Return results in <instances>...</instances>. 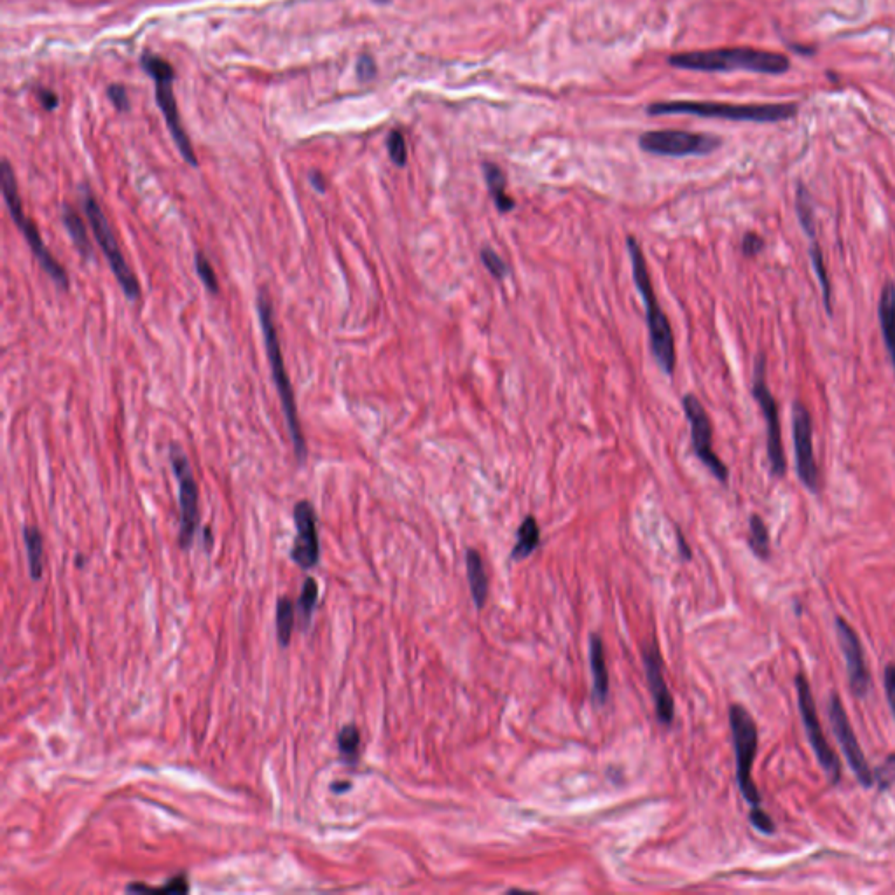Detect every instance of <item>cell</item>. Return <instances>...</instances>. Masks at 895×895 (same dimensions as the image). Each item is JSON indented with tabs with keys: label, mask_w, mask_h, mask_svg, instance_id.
Listing matches in <instances>:
<instances>
[{
	"label": "cell",
	"mask_w": 895,
	"mask_h": 895,
	"mask_svg": "<svg viewBox=\"0 0 895 895\" xmlns=\"http://www.w3.org/2000/svg\"><path fill=\"white\" fill-rule=\"evenodd\" d=\"M668 63L691 72H752L764 76H780L791 67L789 58L782 53L745 46L684 51L670 55Z\"/></svg>",
	"instance_id": "1"
},
{
	"label": "cell",
	"mask_w": 895,
	"mask_h": 895,
	"mask_svg": "<svg viewBox=\"0 0 895 895\" xmlns=\"http://www.w3.org/2000/svg\"><path fill=\"white\" fill-rule=\"evenodd\" d=\"M626 249H628L630 263H632L633 282L637 285V291H639L640 298L644 299V306H646L651 352H653L654 359L658 362L661 371L672 376L675 366H677V350H675V336H673L670 320L661 310L660 301L654 292L649 266H647L646 256L642 252L639 240L635 236H628Z\"/></svg>",
	"instance_id": "2"
},
{
	"label": "cell",
	"mask_w": 895,
	"mask_h": 895,
	"mask_svg": "<svg viewBox=\"0 0 895 895\" xmlns=\"http://www.w3.org/2000/svg\"><path fill=\"white\" fill-rule=\"evenodd\" d=\"M646 111L649 116H696V118L726 119L745 123H778L794 118L798 114V105L667 100L647 105Z\"/></svg>",
	"instance_id": "3"
},
{
	"label": "cell",
	"mask_w": 895,
	"mask_h": 895,
	"mask_svg": "<svg viewBox=\"0 0 895 895\" xmlns=\"http://www.w3.org/2000/svg\"><path fill=\"white\" fill-rule=\"evenodd\" d=\"M256 306L259 324H261V331H263L264 348H266V355H268V362H270L271 376H273V382H275L278 397H280V404H282V410H284V417L287 420V427H289V434H291L292 439V448H294V453H296V458H298L299 462H305L308 448H306L305 436H303L301 424H299L298 406H296V399H294V390H292L291 380H289L287 369H285L284 355H282L277 327H275V320H273V308H271V301L266 292H261L257 296Z\"/></svg>",
	"instance_id": "4"
},
{
	"label": "cell",
	"mask_w": 895,
	"mask_h": 895,
	"mask_svg": "<svg viewBox=\"0 0 895 895\" xmlns=\"http://www.w3.org/2000/svg\"><path fill=\"white\" fill-rule=\"evenodd\" d=\"M0 181H2V195L6 202L7 210L13 217L14 224L20 228L21 235L25 236L28 247L34 252L37 261L41 264L42 270L46 271L53 282H55L63 291H69L70 278L62 264L56 261L55 256L49 252L48 247L44 245L41 233L35 226L34 221L30 217L25 216L23 205H21L20 191H18V182L14 177V170L9 161H2L0 168Z\"/></svg>",
	"instance_id": "5"
},
{
	"label": "cell",
	"mask_w": 895,
	"mask_h": 895,
	"mask_svg": "<svg viewBox=\"0 0 895 895\" xmlns=\"http://www.w3.org/2000/svg\"><path fill=\"white\" fill-rule=\"evenodd\" d=\"M140 63H142V69L146 70L147 76L153 77V81L156 83V102L165 116L175 146L191 167H198L195 149L191 146V140L182 126L181 118H179V109H177L174 93V67L167 60H163L161 56L151 55V53L142 56Z\"/></svg>",
	"instance_id": "6"
},
{
	"label": "cell",
	"mask_w": 895,
	"mask_h": 895,
	"mask_svg": "<svg viewBox=\"0 0 895 895\" xmlns=\"http://www.w3.org/2000/svg\"><path fill=\"white\" fill-rule=\"evenodd\" d=\"M81 202H83L84 214L90 221L91 231L97 238L98 245L104 252L105 259L111 266L114 277L118 280V284L121 285L126 298L137 301L140 298L139 280H137L135 273L130 268V264L126 261L125 254L119 247L118 238L114 235V229H112L109 219L105 216L104 210L100 207V203L97 202V198L88 189H84Z\"/></svg>",
	"instance_id": "7"
},
{
	"label": "cell",
	"mask_w": 895,
	"mask_h": 895,
	"mask_svg": "<svg viewBox=\"0 0 895 895\" xmlns=\"http://www.w3.org/2000/svg\"><path fill=\"white\" fill-rule=\"evenodd\" d=\"M729 726L733 735L736 756V780L745 801L752 806H761V794L757 791L756 782L752 778V766L756 759L757 726L749 710L743 705L729 707Z\"/></svg>",
	"instance_id": "8"
},
{
	"label": "cell",
	"mask_w": 895,
	"mask_h": 895,
	"mask_svg": "<svg viewBox=\"0 0 895 895\" xmlns=\"http://www.w3.org/2000/svg\"><path fill=\"white\" fill-rule=\"evenodd\" d=\"M752 396L763 411L764 422H766L771 476L784 478L787 462H785L784 443H782V431H780V415H778L775 396L771 394L768 382H766V357L763 354L757 355L756 364H754Z\"/></svg>",
	"instance_id": "9"
},
{
	"label": "cell",
	"mask_w": 895,
	"mask_h": 895,
	"mask_svg": "<svg viewBox=\"0 0 895 895\" xmlns=\"http://www.w3.org/2000/svg\"><path fill=\"white\" fill-rule=\"evenodd\" d=\"M721 144L719 137L686 130H653L642 133L639 139V147L644 153L667 158L707 156L719 149Z\"/></svg>",
	"instance_id": "10"
},
{
	"label": "cell",
	"mask_w": 895,
	"mask_h": 895,
	"mask_svg": "<svg viewBox=\"0 0 895 895\" xmlns=\"http://www.w3.org/2000/svg\"><path fill=\"white\" fill-rule=\"evenodd\" d=\"M794 682H796V691H798L799 712H801V719H803V724H805V731L806 735H808V740H810V745H812L813 752H815L822 770L829 778V782L836 785L841 778V763L833 747L827 742L822 726H820L819 714H817V707H815V701H813L812 686L806 679L805 673H798Z\"/></svg>",
	"instance_id": "11"
},
{
	"label": "cell",
	"mask_w": 895,
	"mask_h": 895,
	"mask_svg": "<svg viewBox=\"0 0 895 895\" xmlns=\"http://www.w3.org/2000/svg\"><path fill=\"white\" fill-rule=\"evenodd\" d=\"M170 464L179 483V502H181V548L188 549L195 539L196 527L200 520L198 500L200 492L196 485L195 474L191 469L188 457L179 445L170 446Z\"/></svg>",
	"instance_id": "12"
},
{
	"label": "cell",
	"mask_w": 895,
	"mask_h": 895,
	"mask_svg": "<svg viewBox=\"0 0 895 895\" xmlns=\"http://www.w3.org/2000/svg\"><path fill=\"white\" fill-rule=\"evenodd\" d=\"M792 438H794L799 481L805 485L808 492L819 493L820 471L813 450L812 413L799 401L792 404Z\"/></svg>",
	"instance_id": "13"
},
{
	"label": "cell",
	"mask_w": 895,
	"mask_h": 895,
	"mask_svg": "<svg viewBox=\"0 0 895 895\" xmlns=\"http://www.w3.org/2000/svg\"><path fill=\"white\" fill-rule=\"evenodd\" d=\"M682 408L686 413L687 422L691 425L694 455L700 458L701 464L705 465L721 483H728V467L715 455L712 448V422L707 410L703 408L700 399L693 394L682 397Z\"/></svg>",
	"instance_id": "14"
},
{
	"label": "cell",
	"mask_w": 895,
	"mask_h": 895,
	"mask_svg": "<svg viewBox=\"0 0 895 895\" xmlns=\"http://www.w3.org/2000/svg\"><path fill=\"white\" fill-rule=\"evenodd\" d=\"M827 714H829V722H831L834 735L838 738L841 750L847 757L848 764L854 771L855 777L861 782L862 787H866V789L873 787L875 785V775H873V770L869 768L868 761H866L861 745H859V740L855 736L854 728H852L850 719H848L847 710L843 707L838 694H831V700H829V705H827Z\"/></svg>",
	"instance_id": "15"
},
{
	"label": "cell",
	"mask_w": 895,
	"mask_h": 895,
	"mask_svg": "<svg viewBox=\"0 0 895 895\" xmlns=\"http://www.w3.org/2000/svg\"><path fill=\"white\" fill-rule=\"evenodd\" d=\"M836 635L840 640L841 651L845 656L847 663L848 682L850 689L857 698H866L871 691V675H869L868 665L864 660V649H862L861 639L855 633L854 628L848 625L845 619L836 618Z\"/></svg>",
	"instance_id": "16"
},
{
	"label": "cell",
	"mask_w": 895,
	"mask_h": 895,
	"mask_svg": "<svg viewBox=\"0 0 895 895\" xmlns=\"http://www.w3.org/2000/svg\"><path fill=\"white\" fill-rule=\"evenodd\" d=\"M294 521L298 528L296 541L292 546L291 558L301 569H312L319 563L320 548L317 535V518L308 500H301L294 507Z\"/></svg>",
	"instance_id": "17"
},
{
	"label": "cell",
	"mask_w": 895,
	"mask_h": 895,
	"mask_svg": "<svg viewBox=\"0 0 895 895\" xmlns=\"http://www.w3.org/2000/svg\"><path fill=\"white\" fill-rule=\"evenodd\" d=\"M642 658H644V667H646L647 682L649 689L653 694L654 707H656V715L658 721L665 726H670L675 717V703H673L672 694L668 691L665 675H663V660H661L660 651L654 644H644L642 647Z\"/></svg>",
	"instance_id": "18"
},
{
	"label": "cell",
	"mask_w": 895,
	"mask_h": 895,
	"mask_svg": "<svg viewBox=\"0 0 895 895\" xmlns=\"http://www.w3.org/2000/svg\"><path fill=\"white\" fill-rule=\"evenodd\" d=\"M878 319L882 327L883 341L889 354L895 375V284L887 282L878 301Z\"/></svg>",
	"instance_id": "19"
},
{
	"label": "cell",
	"mask_w": 895,
	"mask_h": 895,
	"mask_svg": "<svg viewBox=\"0 0 895 895\" xmlns=\"http://www.w3.org/2000/svg\"><path fill=\"white\" fill-rule=\"evenodd\" d=\"M590 663L593 672V700L604 705L609 694V672L605 663L604 644L598 635L590 637Z\"/></svg>",
	"instance_id": "20"
},
{
	"label": "cell",
	"mask_w": 895,
	"mask_h": 895,
	"mask_svg": "<svg viewBox=\"0 0 895 895\" xmlns=\"http://www.w3.org/2000/svg\"><path fill=\"white\" fill-rule=\"evenodd\" d=\"M483 175H485L488 193L492 196L493 203H495V207H497L500 214H507V212L514 210L516 203L506 193L507 179L504 170L499 165L486 161V163H483Z\"/></svg>",
	"instance_id": "21"
},
{
	"label": "cell",
	"mask_w": 895,
	"mask_h": 895,
	"mask_svg": "<svg viewBox=\"0 0 895 895\" xmlns=\"http://www.w3.org/2000/svg\"><path fill=\"white\" fill-rule=\"evenodd\" d=\"M465 565H467V577L471 586V595L478 609H483L488 598V576H486L483 558L476 549H469L465 553Z\"/></svg>",
	"instance_id": "22"
},
{
	"label": "cell",
	"mask_w": 895,
	"mask_h": 895,
	"mask_svg": "<svg viewBox=\"0 0 895 895\" xmlns=\"http://www.w3.org/2000/svg\"><path fill=\"white\" fill-rule=\"evenodd\" d=\"M62 217L65 229H67L70 240L74 243L77 252H79L84 259H93L95 252H93V247H91L90 238H88V233H86V226H84L83 219H81L76 210L69 207V205L63 207Z\"/></svg>",
	"instance_id": "23"
},
{
	"label": "cell",
	"mask_w": 895,
	"mask_h": 895,
	"mask_svg": "<svg viewBox=\"0 0 895 895\" xmlns=\"http://www.w3.org/2000/svg\"><path fill=\"white\" fill-rule=\"evenodd\" d=\"M539 542H541L539 525H537L534 516H527L525 520L521 521L520 528H518V541L511 553V558L514 562L525 560L534 553L535 549L539 548Z\"/></svg>",
	"instance_id": "24"
},
{
	"label": "cell",
	"mask_w": 895,
	"mask_h": 895,
	"mask_svg": "<svg viewBox=\"0 0 895 895\" xmlns=\"http://www.w3.org/2000/svg\"><path fill=\"white\" fill-rule=\"evenodd\" d=\"M23 539H25V546H27L30 576L37 581V579H41L42 569H44V542H42L39 528L25 527Z\"/></svg>",
	"instance_id": "25"
},
{
	"label": "cell",
	"mask_w": 895,
	"mask_h": 895,
	"mask_svg": "<svg viewBox=\"0 0 895 895\" xmlns=\"http://www.w3.org/2000/svg\"><path fill=\"white\" fill-rule=\"evenodd\" d=\"M810 257H812L813 271H815L817 280H819L820 289H822L824 306H826L827 313H829V315H833V287H831V280H829V273H827L824 252H822V249H820V245L819 243H817V240L813 242L812 249H810Z\"/></svg>",
	"instance_id": "26"
},
{
	"label": "cell",
	"mask_w": 895,
	"mask_h": 895,
	"mask_svg": "<svg viewBox=\"0 0 895 895\" xmlns=\"http://www.w3.org/2000/svg\"><path fill=\"white\" fill-rule=\"evenodd\" d=\"M749 546L752 549V553L759 560L766 562L770 558V532H768V527H766L763 518L757 516V514L750 516Z\"/></svg>",
	"instance_id": "27"
},
{
	"label": "cell",
	"mask_w": 895,
	"mask_h": 895,
	"mask_svg": "<svg viewBox=\"0 0 895 895\" xmlns=\"http://www.w3.org/2000/svg\"><path fill=\"white\" fill-rule=\"evenodd\" d=\"M796 212H798L799 224H801V228L805 229L806 236L815 242V214H813L812 196L803 184H799Z\"/></svg>",
	"instance_id": "28"
},
{
	"label": "cell",
	"mask_w": 895,
	"mask_h": 895,
	"mask_svg": "<svg viewBox=\"0 0 895 895\" xmlns=\"http://www.w3.org/2000/svg\"><path fill=\"white\" fill-rule=\"evenodd\" d=\"M292 630H294V604L289 598L278 600L277 604V635L278 642L287 647L291 644Z\"/></svg>",
	"instance_id": "29"
},
{
	"label": "cell",
	"mask_w": 895,
	"mask_h": 895,
	"mask_svg": "<svg viewBox=\"0 0 895 895\" xmlns=\"http://www.w3.org/2000/svg\"><path fill=\"white\" fill-rule=\"evenodd\" d=\"M317 597H319V586L315 583V579L308 577L298 602L299 618H301V626H303V630H306V628L310 626L312 612L313 609H315V605H317Z\"/></svg>",
	"instance_id": "30"
},
{
	"label": "cell",
	"mask_w": 895,
	"mask_h": 895,
	"mask_svg": "<svg viewBox=\"0 0 895 895\" xmlns=\"http://www.w3.org/2000/svg\"><path fill=\"white\" fill-rule=\"evenodd\" d=\"M359 747H361V733L354 724H348L338 733L340 754L347 759L348 763H355L359 757Z\"/></svg>",
	"instance_id": "31"
},
{
	"label": "cell",
	"mask_w": 895,
	"mask_h": 895,
	"mask_svg": "<svg viewBox=\"0 0 895 895\" xmlns=\"http://www.w3.org/2000/svg\"><path fill=\"white\" fill-rule=\"evenodd\" d=\"M479 257H481V263L485 264L486 270L490 271V275L493 278L502 280V278H506L511 273L506 261L492 247H483L481 252H479Z\"/></svg>",
	"instance_id": "32"
},
{
	"label": "cell",
	"mask_w": 895,
	"mask_h": 895,
	"mask_svg": "<svg viewBox=\"0 0 895 895\" xmlns=\"http://www.w3.org/2000/svg\"><path fill=\"white\" fill-rule=\"evenodd\" d=\"M195 266L196 273H198V277L202 278L207 291L217 294L219 292V280H217L216 270L210 263L209 257L205 256L203 252H196Z\"/></svg>",
	"instance_id": "33"
},
{
	"label": "cell",
	"mask_w": 895,
	"mask_h": 895,
	"mask_svg": "<svg viewBox=\"0 0 895 895\" xmlns=\"http://www.w3.org/2000/svg\"><path fill=\"white\" fill-rule=\"evenodd\" d=\"M387 151H389L390 160L397 167H404L408 161V146L403 133L399 130H392L387 137Z\"/></svg>",
	"instance_id": "34"
},
{
	"label": "cell",
	"mask_w": 895,
	"mask_h": 895,
	"mask_svg": "<svg viewBox=\"0 0 895 895\" xmlns=\"http://www.w3.org/2000/svg\"><path fill=\"white\" fill-rule=\"evenodd\" d=\"M873 775L880 791L890 789L895 784V754H890L887 761L873 771Z\"/></svg>",
	"instance_id": "35"
},
{
	"label": "cell",
	"mask_w": 895,
	"mask_h": 895,
	"mask_svg": "<svg viewBox=\"0 0 895 895\" xmlns=\"http://www.w3.org/2000/svg\"><path fill=\"white\" fill-rule=\"evenodd\" d=\"M130 892H179V894H186L188 892V882H186V876H177L174 880H170V882L165 885V887H146V885H142V883H135V885H130L128 887Z\"/></svg>",
	"instance_id": "36"
},
{
	"label": "cell",
	"mask_w": 895,
	"mask_h": 895,
	"mask_svg": "<svg viewBox=\"0 0 895 895\" xmlns=\"http://www.w3.org/2000/svg\"><path fill=\"white\" fill-rule=\"evenodd\" d=\"M749 819L750 824L756 827L759 833L775 834V824H773L770 815H766V813L761 810V806H752V812H750Z\"/></svg>",
	"instance_id": "37"
},
{
	"label": "cell",
	"mask_w": 895,
	"mask_h": 895,
	"mask_svg": "<svg viewBox=\"0 0 895 895\" xmlns=\"http://www.w3.org/2000/svg\"><path fill=\"white\" fill-rule=\"evenodd\" d=\"M764 238L757 233H747L742 240V254L745 257H756L764 250Z\"/></svg>",
	"instance_id": "38"
},
{
	"label": "cell",
	"mask_w": 895,
	"mask_h": 895,
	"mask_svg": "<svg viewBox=\"0 0 895 895\" xmlns=\"http://www.w3.org/2000/svg\"><path fill=\"white\" fill-rule=\"evenodd\" d=\"M107 97H109L112 105H114L118 111H128V109H130V100H128V93H126L125 86H121V84H112V86L107 88Z\"/></svg>",
	"instance_id": "39"
},
{
	"label": "cell",
	"mask_w": 895,
	"mask_h": 895,
	"mask_svg": "<svg viewBox=\"0 0 895 895\" xmlns=\"http://www.w3.org/2000/svg\"><path fill=\"white\" fill-rule=\"evenodd\" d=\"M883 684H885V694L889 700L890 708L895 719V663H889L883 673Z\"/></svg>",
	"instance_id": "40"
},
{
	"label": "cell",
	"mask_w": 895,
	"mask_h": 895,
	"mask_svg": "<svg viewBox=\"0 0 895 895\" xmlns=\"http://www.w3.org/2000/svg\"><path fill=\"white\" fill-rule=\"evenodd\" d=\"M376 74V63L371 56H361L357 62V76L361 81H369Z\"/></svg>",
	"instance_id": "41"
},
{
	"label": "cell",
	"mask_w": 895,
	"mask_h": 895,
	"mask_svg": "<svg viewBox=\"0 0 895 895\" xmlns=\"http://www.w3.org/2000/svg\"><path fill=\"white\" fill-rule=\"evenodd\" d=\"M37 98H39V102H41L42 107H44L46 111H53L55 107H58V97H56V93H53L51 90L42 88V90L37 91Z\"/></svg>",
	"instance_id": "42"
},
{
	"label": "cell",
	"mask_w": 895,
	"mask_h": 895,
	"mask_svg": "<svg viewBox=\"0 0 895 895\" xmlns=\"http://www.w3.org/2000/svg\"><path fill=\"white\" fill-rule=\"evenodd\" d=\"M308 181H310V184H312L313 189H317L319 193H324V191H326V177L320 174V172H310V175H308Z\"/></svg>",
	"instance_id": "43"
},
{
	"label": "cell",
	"mask_w": 895,
	"mask_h": 895,
	"mask_svg": "<svg viewBox=\"0 0 895 895\" xmlns=\"http://www.w3.org/2000/svg\"><path fill=\"white\" fill-rule=\"evenodd\" d=\"M677 539H679L680 542V553H682V556H684L686 560H689V558H691V551L687 549V544L684 542V537H682L679 530H677Z\"/></svg>",
	"instance_id": "44"
},
{
	"label": "cell",
	"mask_w": 895,
	"mask_h": 895,
	"mask_svg": "<svg viewBox=\"0 0 895 895\" xmlns=\"http://www.w3.org/2000/svg\"><path fill=\"white\" fill-rule=\"evenodd\" d=\"M348 789H350V784H347V782H345V785H333L334 792H345Z\"/></svg>",
	"instance_id": "45"
},
{
	"label": "cell",
	"mask_w": 895,
	"mask_h": 895,
	"mask_svg": "<svg viewBox=\"0 0 895 895\" xmlns=\"http://www.w3.org/2000/svg\"><path fill=\"white\" fill-rule=\"evenodd\" d=\"M376 4H389L392 0H375Z\"/></svg>",
	"instance_id": "46"
}]
</instances>
